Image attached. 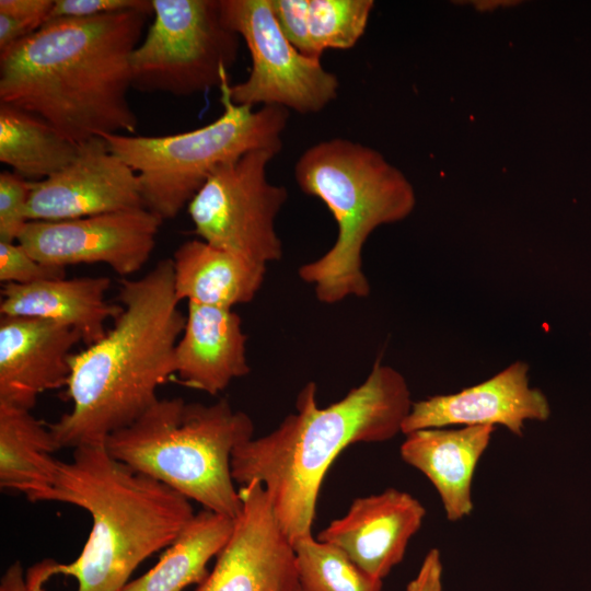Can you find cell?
Wrapping results in <instances>:
<instances>
[{
  "mask_svg": "<svg viewBox=\"0 0 591 591\" xmlns=\"http://www.w3.org/2000/svg\"><path fill=\"white\" fill-rule=\"evenodd\" d=\"M149 15L123 11L45 22L0 53V102L43 118L78 144L135 135L130 59Z\"/></svg>",
  "mask_w": 591,
  "mask_h": 591,
  "instance_id": "cell-1",
  "label": "cell"
},
{
  "mask_svg": "<svg viewBox=\"0 0 591 591\" xmlns=\"http://www.w3.org/2000/svg\"><path fill=\"white\" fill-rule=\"evenodd\" d=\"M116 300L123 311L112 329L70 356L65 397L71 409L47 425L58 450L103 444L155 404L158 389L175 374L186 316L175 296L172 258L141 278H121Z\"/></svg>",
  "mask_w": 591,
  "mask_h": 591,
  "instance_id": "cell-2",
  "label": "cell"
},
{
  "mask_svg": "<svg viewBox=\"0 0 591 591\" xmlns=\"http://www.w3.org/2000/svg\"><path fill=\"white\" fill-rule=\"evenodd\" d=\"M413 401L394 368L376 359L367 379L341 399L318 407L316 385L300 391L297 412L271 432L236 447L231 457L235 483L259 482L275 517L293 544L311 535L324 476L336 456L354 443L383 442L402 433Z\"/></svg>",
  "mask_w": 591,
  "mask_h": 591,
  "instance_id": "cell-3",
  "label": "cell"
},
{
  "mask_svg": "<svg viewBox=\"0 0 591 591\" xmlns=\"http://www.w3.org/2000/svg\"><path fill=\"white\" fill-rule=\"evenodd\" d=\"M44 501L84 509L92 528L73 561H44L28 571L27 581L38 589L65 575L77 579V591H121L135 569L166 548L195 514L189 499L117 461L104 443L58 460Z\"/></svg>",
  "mask_w": 591,
  "mask_h": 591,
  "instance_id": "cell-4",
  "label": "cell"
},
{
  "mask_svg": "<svg viewBox=\"0 0 591 591\" xmlns=\"http://www.w3.org/2000/svg\"><path fill=\"white\" fill-rule=\"evenodd\" d=\"M293 174L300 189L322 200L337 224L332 247L300 266L299 277L312 285L324 304L368 297L363 246L378 227L410 215L416 204L412 184L380 152L345 138L309 147L297 160Z\"/></svg>",
  "mask_w": 591,
  "mask_h": 591,
  "instance_id": "cell-5",
  "label": "cell"
},
{
  "mask_svg": "<svg viewBox=\"0 0 591 591\" xmlns=\"http://www.w3.org/2000/svg\"><path fill=\"white\" fill-rule=\"evenodd\" d=\"M253 433L252 418L227 399L205 405L159 398L130 426L107 437L104 445L117 461L234 519L241 498L231 457Z\"/></svg>",
  "mask_w": 591,
  "mask_h": 591,
  "instance_id": "cell-6",
  "label": "cell"
},
{
  "mask_svg": "<svg viewBox=\"0 0 591 591\" xmlns=\"http://www.w3.org/2000/svg\"><path fill=\"white\" fill-rule=\"evenodd\" d=\"M223 113L200 128L164 136L107 134L109 150L138 175L143 206L163 221L188 206L222 164L253 150L280 152L289 111L235 105L221 94Z\"/></svg>",
  "mask_w": 591,
  "mask_h": 591,
  "instance_id": "cell-7",
  "label": "cell"
},
{
  "mask_svg": "<svg viewBox=\"0 0 591 591\" xmlns=\"http://www.w3.org/2000/svg\"><path fill=\"white\" fill-rule=\"evenodd\" d=\"M153 21L130 59L132 89L190 96L228 82L240 36L220 0H151Z\"/></svg>",
  "mask_w": 591,
  "mask_h": 591,
  "instance_id": "cell-8",
  "label": "cell"
},
{
  "mask_svg": "<svg viewBox=\"0 0 591 591\" xmlns=\"http://www.w3.org/2000/svg\"><path fill=\"white\" fill-rule=\"evenodd\" d=\"M275 150H253L219 166L187 206L200 240L265 265L282 257L276 218L288 199L267 179Z\"/></svg>",
  "mask_w": 591,
  "mask_h": 591,
  "instance_id": "cell-9",
  "label": "cell"
},
{
  "mask_svg": "<svg viewBox=\"0 0 591 591\" xmlns=\"http://www.w3.org/2000/svg\"><path fill=\"white\" fill-rule=\"evenodd\" d=\"M220 11L223 23L244 40L252 60L244 81L220 88L233 104L314 114L337 97L338 78L289 43L269 0H220Z\"/></svg>",
  "mask_w": 591,
  "mask_h": 591,
  "instance_id": "cell-10",
  "label": "cell"
},
{
  "mask_svg": "<svg viewBox=\"0 0 591 591\" xmlns=\"http://www.w3.org/2000/svg\"><path fill=\"white\" fill-rule=\"evenodd\" d=\"M162 222L146 208L72 220L28 221L18 243L47 266L102 263L127 278L150 258Z\"/></svg>",
  "mask_w": 591,
  "mask_h": 591,
  "instance_id": "cell-11",
  "label": "cell"
},
{
  "mask_svg": "<svg viewBox=\"0 0 591 591\" xmlns=\"http://www.w3.org/2000/svg\"><path fill=\"white\" fill-rule=\"evenodd\" d=\"M241 510L217 563L196 591H298L293 544L259 482L239 489Z\"/></svg>",
  "mask_w": 591,
  "mask_h": 591,
  "instance_id": "cell-12",
  "label": "cell"
},
{
  "mask_svg": "<svg viewBox=\"0 0 591 591\" xmlns=\"http://www.w3.org/2000/svg\"><path fill=\"white\" fill-rule=\"evenodd\" d=\"M138 208L144 206L137 173L96 137L66 167L32 182L27 218L62 221Z\"/></svg>",
  "mask_w": 591,
  "mask_h": 591,
  "instance_id": "cell-13",
  "label": "cell"
},
{
  "mask_svg": "<svg viewBox=\"0 0 591 591\" xmlns=\"http://www.w3.org/2000/svg\"><path fill=\"white\" fill-rule=\"evenodd\" d=\"M549 416L547 397L529 384V364L515 361L474 386L414 402L402 433L452 426L500 425L521 437L526 421H545Z\"/></svg>",
  "mask_w": 591,
  "mask_h": 591,
  "instance_id": "cell-14",
  "label": "cell"
},
{
  "mask_svg": "<svg viewBox=\"0 0 591 591\" xmlns=\"http://www.w3.org/2000/svg\"><path fill=\"white\" fill-rule=\"evenodd\" d=\"M425 517L426 509L418 499L387 488L356 498L348 511L316 538L340 548L363 571L383 580L403 560Z\"/></svg>",
  "mask_w": 591,
  "mask_h": 591,
  "instance_id": "cell-15",
  "label": "cell"
},
{
  "mask_svg": "<svg viewBox=\"0 0 591 591\" xmlns=\"http://www.w3.org/2000/svg\"><path fill=\"white\" fill-rule=\"evenodd\" d=\"M80 334L48 320L0 318V403L31 410L37 397L66 387Z\"/></svg>",
  "mask_w": 591,
  "mask_h": 591,
  "instance_id": "cell-16",
  "label": "cell"
},
{
  "mask_svg": "<svg viewBox=\"0 0 591 591\" xmlns=\"http://www.w3.org/2000/svg\"><path fill=\"white\" fill-rule=\"evenodd\" d=\"M247 336L233 309L188 302L183 333L175 347L177 381L217 395L250 372Z\"/></svg>",
  "mask_w": 591,
  "mask_h": 591,
  "instance_id": "cell-17",
  "label": "cell"
},
{
  "mask_svg": "<svg viewBox=\"0 0 591 591\" xmlns=\"http://www.w3.org/2000/svg\"><path fill=\"white\" fill-rule=\"evenodd\" d=\"M495 429L494 426L443 427L405 434L399 448L402 460L431 482L451 522L473 512L474 474Z\"/></svg>",
  "mask_w": 591,
  "mask_h": 591,
  "instance_id": "cell-18",
  "label": "cell"
},
{
  "mask_svg": "<svg viewBox=\"0 0 591 591\" xmlns=\"http://www.w3.org/2000/svg\"><path fill=\"white\" fill-rule=\"evenodd\" d=\"M109 287L111 279L106 276L5 283L1 289L0 313L60 323L77 331L89 346L106 335V321H114L123 311L119 302L106 300Z\"/></svg>",
  "mask_w": 591,
  "mask_h": 591,
  "instance_id": "cell-19",
  "label": "cell"
},
{
  "mask_svg": "<svg viewBox=\"0 0 591 591\" xmlns=\"http://www.w3.org/2000/svg\"><path fill=\"white\" fill-rule=\"evenodd\" d=\"M174 290L181 302L233 309L251 302L267 265L216 247L200 239L181 244L172 257Z\"/></svg>",
  "mask_w": 591,
  "mask_h": 591,
  "instance_id": "cell-20",
  "label": "cell"
},
{
  "mask_svg": "<svg viewBox=\"0 0 591 591\" xmlns=\"http://www.w3.org/2000/svg\"><path fill=\"white\" fill-rule=\"evenodd\" d=\"M54 437L31 410L0 403V487L44 501L58 460Z\"/></svg>",
  "mask_w": 591,
  "mask_h": 591,
  "instance_id": "cell-21",
  "label": "cell"
},
{
  "mask_svg": "<svg viewBox=\"0 0 591 591\" xmlns=\"http://www.w3.org/2000/svg\"><path fill=\"white\" fill-rule=\"evenodd\" d=\"M233 528V518L207 509L195 513L160 560L121 591H183L200 586L209 575L207 564L225 546Z\"/></svg>",
  "mask_w": 591,
  "mask_h": 591,
  "instance_id": "cell-22",
  "label": "cell"
},
{
  "mask_svg": "<svg viewBox=\"0 0 591 591\" xmlns=\"http://www.w3.org/2000/svg\"><path fill=\"white\" fill-rule=\"evenodd\" d=\"M80 149L43 118L0 102V162L23 178L37 182L51 176Z\"/></svg>",
  "mask_w": 591,
  "mask_h": 591,
  "instance_id": "cell-23",
  "label": "cell"
},
{
  "mask_svg": "<svg viewBox=\"0 0 591 591\" xmlns=\"http://www.w3.org/2000/svg\"><path fill=\"white\" fill-rule=\"evenodd\" d=\"M303 591H382L383 580L357 566L340 548L311 535L293 543Z\"/></svg>",
  "mask_w": 591,
  "mask_h": 591,
  "instance_id": "cell-24",
  "label": "cell"
},
{
  "mask_svg": "<svg viewBox=\"0 0 591 591\" xmlns=\"http://www.w3.org/2000/svg\"><path fill=\"white\" fill-rule=\"evenodd\" d=\"M372 0H309L308 25L312 53L321 60L326 49H350L366 32Z\"/></svg>",
  "mask_w": 591,
  "mask_h": 591,
  "instance_id": "cell-25",
  "label": "cell"
},
{
  "mask_svg": "<svg viewBox=\"0 0 591 591\" xmlns=\"http://www.w3.org/2000/svg\"><path fill=\"white\" fill-rule=\"evenodd\" d=\"M32 181L13 171L0 173V241L18 242L28 222L27 206Z\"/></svg>",
  "mask_w": 591,
  "mask_h": 591,
  "instance_id": "cell-26",
  "label": "cell"
},
{
  "mask_svg": "<svg viewBox=\"0 0 591 591\" xmlns=\"http://www.w3.org/2000/svg\"><path fill=\"white\" fill-rule=\"evenodd\" d=\"M61 278H66V268L39 263L18 242L0 241V281L3 285H27Z\"/></svg>",
  "mask_w": 591,
  "mask_h": 591,
  "instance_id": "cell-27",
  "label": "cell"
},
{
  "mask_svg": "<svg viewBox=\"0 0 591 591\" xmlns=\"http://www.w3.org/2000/svg\"><path fill=\"white\" fill-rule=\"evenodd\" d=\"M269 2L274 18L289 43L305 57L315 59L309 36V0H269Z\"/></svg>",
  "mask_w": 591,
  "mask_h": 591,
  "instance_id": "cell-28",
  "label": "cell"
},
{
  "mask_svg": "<svg viewBox=\"0 0 591 591\" xmlns=\"http://www.w3.org/2000/svg\"><path fill=\"white\" fill-rule=\"evenodd\" d=\"M123 11H141L152 14V2L148 0H54L47 21Z\"/></svg>",
  "mask_w": 591,
  "mask_h": 591,
  "instance_id": "cell-29",
  "label": "cell"
},
{
  "mask_svg": "<svg viewBox=\"0 0 591 591\" xmlns=\"http://www.w3.org/2000/svg\"><path fill=\"white\" fill-rule=\"evenodd\" d=\"M443 566L438 548H431L425 556L416 577L407 584L406 591H442Z\"/></svg>",
  "mask_w": 591,
  "mask_h": 591,
  "instance_id": "cell-30",
  "label": "cell"
},
{
  "mask_svg": "<svg viewBox=\"0 0 591 591\" xmlns=\"http://www.w3.org/2000/svg\"><path fill=\"white\" fill-rule=\"evenodd\" d=\"M54 5V0H0V13L44 23Z\"/></svg>",
  "mask_w": 591,
  "mask_h": 591,
  "instance_id": "cell-31",
  "label": "cell"
},
{
  "mask_svg": "<svg viewBox=\"0 0 591 591\" xmlns=\"http://www.w3.org/2000/svg\"><path fill=\"white\" fill-rule=\"evenodd\" d=\"M38 22L0 13V53L39 30Z\"/></svg>",
  "mask_w": 591,
  "mask_h": 591,
  "instance_id": "cell-32",
  "label": "cell"
},
{
  "mask_svg": "<svg viewBox=\"0 0 591 591\" xmlns=\"http://www.w3.org/2000/svg\"><path fill=\"white\" fill-rule=\"evenodd\" d=\"M0 591H42L27 582L20 561L10 565L1 577Z\"/></svg>",
  "mask_w": 591,
  "mask_h": 591,
  "instance_id": "cell-33",
  "label": "cell"
},
{
  "mask_svg": "<svg viewBox=\"0 0 591 591\" xmlns=\"http://www.w3.org/2000/svg\"><path fill=\"white\" fill-rule=\"evenodd\" d=\"M298 591H303L300 587H299V590Z\"/></svg>",
  "mask_w": 591,
  "mask_h": 591,
  "instance_id": "cell-34",
  "label": "cell"
}]
</instances>
